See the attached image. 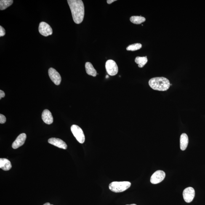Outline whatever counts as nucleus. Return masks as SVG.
Returning <instances> with one entry per match:
<instances>
[{
    "instance_id": "obj_16",
    "label": "nucleus",
    "mask_w": 205,
    "mask_h": 205,
    "mask_svg": "<svg viewBox=\"0 0 205 205\" xmlns=\"http://www.w3.org/2000/svg\"><path fill=\"white\" fill-rule=\"evenodd\" d=\"M148 61L147 56L137 57L135 59V62L138 65L139 68H142Z\"/></svg>"
},
{
    "instance_id": "obj_18",
    "label": "nucleus",
    "mask_w": 205,
    "mask_h": 205,
    "mask_svg": "<svg viewBox=\"0 0 205 205\" xmlns=\"http://www.w3.org/2000/svg\"><path fill=\"white\" fill-rule=\"evenodd\" d=\"M13 0H1L0 1V10H4L12 5L13 3Z\"/></svg>"
},
{
    "instance_id": "obj_19",
    "label": "nucleus",
    "mask_w": 205,
    "mask_h": 205,
    "mask_svg": "<svg viewBox=\"0 0 205 205\" xmlns=\"http://www.w3.org/2000/svg\"><path fill=\"white\" fill-rule=\"evenodd\" d=\"M142 47V44L139 43H137L130 45L126 48V49L127 51H135L140 49Z\"/></svg>"
},
{
    "instance_id": "obj_8",
    "label": "nucleus",
    "mask_w": 205,
    "mask_h": 205,
    "mask_svg": "<svg viewBox=\"0 0 205 205\" xmlns=\"http://www.w3.org/2000/svg\"><path fill=\"white\" fill-rule=\"evenodd\" d=\"M183 196L186 202L190 203L193 201L195 196V191L191 187H187L184 190Z\"/></svg>"
},
{
    "instance_id": "obj_21",
    "label": "nucleus",
    "mask_w": 205,
    "mask_h": 205,
    "mask_svg": "<svg viewBox=\"0 0 205 205\" xmlns=\"http://www.w3.org/2000/svg\"><path fill=\"white\" fill-rule=\"evenodd\" d=\"M6 34V30L2 26H0V37H3Z\"/></svg>"
},
{
    "instance_id": "obj_17",
    "label": "nucleus",
    "mask_w": 205,
    "mask_h": 205,
    "mask_svg": "<svg viewBox=\"0 0 205 205\" xmlns=\"http://www.w3.org/2000/svg\"><path fill=\"white\" fill-rule=\"evenodd\" d=\"M130 21L133 23L139 25L145 21V18L141 16H134L130 17Z\"/></svg>"
},
{
    "instance_id": "obj_20",
    "label": "nucleus",
    "mask_w": 205,
    "mask_h": 205,
    "mask_svg": "<svg viewBox=\"0 0 205 205\" xmlns=\"http://www.w3.org/2000/svg\"><path fill=\"white\" fill-rule=\"evenodd\" d=\"M6 117L3 114H0V123L1 124H4L6 122Z\"/></svg>"
},
{
    "instance_id": "obj_1",
    "label": "nucleus",
    "mask_w": 205,
    "mask_h": 205,
    "mask_svg": "<svg viewBox=\"0 0 205 205\" xmlns=\"http://www.w3.org/2000/svg\"><path fill=\"white\" fill-rule=\"evenodd\" d=\"M71 10L73 20L75 23L79 24L83 22L84 16V6L81 0H68Z\"/></svg>"
},
{
    "instance_id": "obj_7",
    "label": "nucleus",
    "mask_w": 205,
    "mask_h": 205,
    "mask_svg": "<svg viewBox=\"0 0 205 205\" xmlns=\"http://www.w3.org/2000/svg\"><path fill=\"white\" fill-rule=\"evenodd\" d=\"M165 175L164 171L161 170L157 171L151 176L150 182L152 184H154L161 183L164 180Z\"/></svg>"
},
{
    "instance_id": "obj_22",
    "label": "nucleus",
    "mask_w": 205,
    "mask_h": 205,
    "mask_svg": "<svg viewBox=\"0 0 205 205\" xmlns=\"http://www.w3.org/2000/svg\"><path fill=\"white\" fill-rule=\"evenodd\" d=\"M5 96V94L4 91L0 90V99H1L2 98L4 97Z\"/></svg>"
},
{
    "instance_id": "obj_24",
    "label": "nucleus",
    "mask_w": 205,
    "mask_h": 205,
    "mask_svg": "<svg viewBox=\"0 0 205 205\" xmlns=\"http://www.w3.org/2000/svg\"><path fill=\"white\" fill-rule=\"evenodd\" d=\"M43 205H53L51 204H50V203H45V204H44Z\"/></svg>"
},
{
    "instance_id": "obj_5",
    "label": "nucleus",
    "mask_w": 205,
    "mask_h": 205,
    "mask_svg": "<svg viewBox=\"0 0 205 205\" xmlns=\"http://www.w3.org/2000/svg\"><path fill=\"white\" fill-rule=\"evenodd\" d=\"M105 68L108 75L114 76L117 74L118 67L116 62L113 60H107L105 64Z\"/></svg>"
},
{
    "instance_id": "obj_11",
    "label": "nucleus",
    "mask_w": 205,
    "mask_h": 205,
    "mask_svg": "<svg viewBox=\"0 0 205 205\" xmlns=\"http://www.w3.org/2000/svg\"><path fill=\"white\" fill-rule=\"evenodd\" d=\"M26 139V134L23 133L20 134L12 144V147L14 149H17L25 143Z\"/></svg>"
},
{
    "instance_id": "obj_26",
    "label": "nucleus",
    "mask_w": 205,
    "mask_h": 205,
    "mask_svg": "<svg viewBox=\"0 0 205 205\" xmlns=\"http://www.w3.org/2000/svg\"><path fill=\"white\" fill-rule=\"evenodd\" d=\"M137 205L136 204H130V205Z\"/></svg>"
},
{
    "instance_id": "obj_14",
    "label": "nucleus",
    "mask_w": 205,
    "mask_h": 205,
    "mask_svg": "<svg viewBox=\"0 0 205 205\" xmlns=\"http://www.w3.org/2000/svg\"><path fill=\"white\" fill-rule=\"evenodd\" d=\"M10 161L6 158L0 159V168L4 171H9L12 168Z\"/></svg>"
},
{
    "instance_id": "obj_3",
    "label": "nucleus",
    "mask_w": 205,
    "mask_h": 205,
    "mask_svg": "<svg viewBox=\"0 0 205 205\" xmlns=\"http://www.w3.org/2000/svg\"><path fill=\"white\" fill-rule=\"evenodd\" d=\"M131 183L128 181L113 182L109 185L110 189L115 193L125 191L130 187Z\"/></svg>"
},
{
    "instance_id": "obj_23",
    "label": "nucleus",
    "mask_w": 205,
    "mask_h": 205,
    "mask_svg": "<svg viewBox=\"0 0 205 205\" xmlns=\"http://www.w3.org/2000/svg\"><path fill=\"white\" fill-rule=\"evenodd\" d=\"M116 1V0H108V1H107V2L108 4H110Z\"/></svg>"
},
{
    "instance_id": "obj_12",
    "label": "nucleus",
    "mask_w": 205,
    "mask_h": 205,
    "mask_svg": "<svg viewBox=\"0 0 205 205\" xmlns=\"http://www.w3.org/2000/svg\"><path fill=\"white\" fill-rule=\"evenodd\" d=\"M41 118L43 121L47 124H52L53 122V118L51 112L48 110H45L43 112Z\"/></svg>"
},
{
    "instance_id": "obj_6",
    "label": "nucleus",
    "mask_w": 205,
    "mask_h": 205,
    "mask_svg": "<svg viewBox=\"0 0 205 205\" xmlns=\"http://www.w3.org/2000/svg\"><path fill=\"white\" fill-rule=\"evenodd\" d=\"M38 30L40 33L45 37L49 36L52 33V28L48 24L44 22H41L40 23Z\"/></svg>"
},
{
    "instance_id": "obj_9",
    "label": "nucleus",
    "mask_w": 205,
    "mask_h": 205,
    "mask_svg": "<svg viewBox=\"0 0 205 205\" xmlns=\"http://www.w3.org/2000/svg\"><path fill=\"white\" fill-rule=\"evenodd\" d=\"M48 75L51 81L56 85H59L61 81V77L55 69L50 68L48 70Z\"/></svg>"
},
{
    "instance_id": "obj_2",
    "label": "nucleus",
    "mask_w": 205,
    "mask_h": 205,
    "mask_svg": "<svg viewBox=\"0 0 205 205\" xmlns=\"http://www.w3.org/2000/svg\"><path fill=\"white\" fill-rule=\"evenodd\" d=\"M149 84L153 89L161 91H167L170 86L169 80L163 77L151 78L149 81Z\"/></svg>"
},
{
    "instance_id": "obj_4",
    "label": "nucleus",
    "mask_w": 205,
    "mask_h": 205,
    "mask_svg": "<svg viewBox=\"0 0 205 205\" xmlns=\"http://www.w3.org/2000/svg\"><path fill=\"white\" fill-rule=\"evenodd\" d=\"M71 130L73 135L80 143L83 144L85 140L84 132L79 126L73 125L71 126Z\"/></svg>"
},
{
    "instance_id": "obj_10",
    "label": "nucleus",
    "mask_w": 205,
    "mask_h": 205,
    "mask_svg": "<svg viewBox=\"0 0 205 205\" xmlns=\"http://www.w3.org/2000/svg\"><path fill=\"white\" fill-rule=\"evenodd\" d=\"M48 142L54 146L59 147V148L66 149L67 148V144L64 141L60 139L57 138H51L48 140Z\"/></svg>"
},
{
    "instance_id": "obj_25",
    "label": "nucleus",
    "mask_w": 205,
    "mask_h": 205,
    "mask_svg": "<svg viewBox=\"0 0 205 205\" xmlns=\"http://www.w3.org/2000/svg\"><path fill=\"white\" fill-rule=\"evenodd\" d=\"M109 78V76L108 75H107L106 76V78Z\"/></svg>"
},
{
    "instance_id": "obj_13",
    "label": "nucleus",
    "mask_w": 205,
    "mask_h": 205,
    "mask_svg": "<svg viewBox=\"0 0 205 205\" xmlns=\"http://www.w3.org/2000/svg\"><path fill=\"white\" fill-rule=\"evenodd\" d=\"M180 141L181 150H185L188 144V137L186 134L184 133L181 135Z\"/></svg>"
},
{
    "instance_id": "obj_15",
    "label": "nucleus",
    "mask_w": 205,
    "mask_h": 205,
    "mask_svg": "<svg viewBox=\"0 0 205 205\" xmlns=\"http://www.w3.org/2000/svg\"><path fill=\"white\" fill-rule=\"evenodd\" d=\"M85 68L86 73L88 75L94 77H95L97 74V71L94 68L92 64L89 62H86Z\"/></svg>"
}]
</instances>
